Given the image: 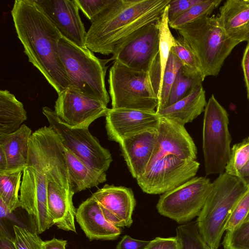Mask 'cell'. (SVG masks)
Here are the masks:
<instances>
[{
    "label": "cell",
    "mask_w": 249,
    "mask_h": 249,
    "mask_svg": "<svg viewBox=\"0 0 249 249\" xmlns=\"http://www.w3.org/2000/svg\"><path fill=\"white\" fill-rule=\"evenodd\" d=\"M213 184L196 222L205 241L213 249H217L230 215L249 187L237 177L225 172L219 175Z\"/></svg>",
    "instance_id": "7"
},
{
    "label": "cell",
    "mask_w": 249,
    "mask_h": 249,
    "mask_svg": "<svg viewBox=\"0 0 249 249\" xmlns=\"http://www.w3.org/2000/svg\"><path fill=\"white\" fill-rule=\"evenodd\" d=\"M27 119L23 104L9 91L0 90V138L17 131Z\"/></svg>",
    "instance_id": "25"
},
{
    "label": "cell",
    "mask_w": 249,
    "mask_h": 249,
    "mask_svg": "<svg viewBox=\"0 0 249 249\" xmlns=\"http://www.w3.org/2000/svg\"><path fill=\"white\" fill-rule=\"evenodd\" d=\"M213 187L209 178L195 177L160 197L156 205L161 215L183 224L198 216Z\"/></svg>",
    "instance_id": "10"
},
{
    "label": "cell",
    "mask_w": 249,
    "mask_h": 249,
    "mask_svg": "<svg viewBox=\"0 0 249 249\" xmlns=\"http://www.w3.org/2000/svg\"><path fill=\"white\" fill-rule=\"evenodd\" d=\"M67 241L53 238L50 240L44 241L42 244V249H66Z\"/></svg>",
    "instance_id": "43"
},
{
    "label": "cell",
    "mask_w": 249,
    "mask_h": 249,
    "mask_svg": "<svg viewBox=\"0 0 249 249\" xmlns=\"http://www.w3.org/2000/svg\"><path fill=\"white\" fill-rule=\"evenodd\" d=\"M17 249H42L43 241L36 232L17 225L13 226Z\"/></svg>",
    "instance_id": "35"
},
{
    "label": "cell",
    "mask_w": 249,
    "mask_h": 249,
    "mask_svg": "<svg viewBox=\"0 0 249 249\" xmlns=\"http://www.w3.org/2000/svg\"><path fill=\"white\" fill-rule=\"evenodd\" d=\"M248 1L249 2V0H248Z\"/></svg>",
    "instance_id": "48"
},
{
    "label": "cell",
    "mask_w": 249,
    "mask_h": 249,
    "mask_svg": "<svg viewBox=\"0 0 249 249\" xmlns=\"http://www.w3.org/2000/svg\"><path fill=\"white\" fill-rule=\"evenodd\" d=\"M22 171L0 173V199L10 213L21 207L18 192L21 186Z\"/></svg>",
    "instance_id": "26"
},
{
    "label": "cell",
    "mask_w": 249,
    "mask_h": 249,
    "mask_svg": "<svg viewBox=\"0 0 249 249\" xmlns=\"http://www.w3.org/2000/svg\"><path fill=\"white\" fill-rule=\"evenodd\" d=\"M249 213V187L234 207L225 226V231H231L242 223Z\"/></svg>",
    "instance_id": "36"
},
{
    "label": "cell",
    "mask_w": 249,
    "mask_h": 249,
    "mask_svg": "<svg viewBox=\"0 0 249 249\" xmlns=\"http://www.w3.org/2000/svg\"><path fill=\"white\" fill-rule=\"evenodd\" d=\"M75 219L90 241L116 240L122 232L120 228L106 219L98 202L92 196L76 209Z\"/></svg>",
    "instance_id": "19"
},
{
    "label": "cell",
    "mask_w": 249,
    "mask_h": 249,
    "mask_svg": "<svg viewBox=\"0 0 249 249\" xmlns=\"http://www.w3.org/2000/svg\"><path fill=\"white\" fill-rule=\"evenodd\" d=\"M32 134L31 129L23 124L17 131L0 138V148L7 160L6 172L23 171L27 162L29 141Z\"/></svg>",
    "instance_id": "22"
},
{
    "label": "cell",
    "mask_w": 249,
    "mask_h": 249,
    "mask_svg": "<svg viewBox=\"0 0 249 249\" xmlns=\"http://www.w3.org/2000/svg\"><path fill=\"white\" fill-rule=\"evenodd\" d=\"M237 178L247 186L249 187V160L239 171Z\"/></svg>",
    "instance_id": "44"
},
{
    "label": "cell",
    "mask_w": 249,
    "mask_h": 249,
    "mask_svg": "<svg viewBox=\"0 0 249 249\" xmlns=\"http://www.w3.org/2000/svg\"><path fill=\"white\" fill-rule=\"evenodd\" d=\"M201 0H170L168 5L169 23L185 13Z\"/></svg>",
    "instance_id": "38"
},
{
    "label": "cell",
    "mask_w": 249,
    "mask_h": 249,
    "mask_svg": "<svg viewBox=\"0 0 249 249\" xmlns=\"http://www.w3.org/2000/svg\"><path fill=\"white\" fill-rule=\"evenodd\" d=\"M192 50L204 77L218 75L224 62L239 42L227 34L218 16H205L177 30Z\"/></svg>",
    "instance_id": "5"
},
{
    "label": "cell",
    "mask_w": 249,
    "mask_h": 249,
    "mask_svg": "<svg viewBox=\"0 0 249 249\" xmlns=\"http://www.w3.org/2000/svg\"></svg>",
    "instance_id": "49"
},
{
    "label": "cell",
    "mask_w": 249,
    "mask_h": 249,
    "mask_svg": "<svg viewBox=\"0 0 249 249\" xmlns=\"http://www.w3.org/2000/svg\"><path fill=\"white\" fill-rule=\"evenodd\" d=\"M171 51L180 59L187 71L204 77L196 56L180 36L175 38V44Z\"/></svg>",
    "instance_id": "33"
},
{
    "label": "cell",
    "mask_w": 249,
    "mask_h": 249,
    "mask_svg": "<svg viewBox=\"0 0 249 249\" xmlns=\"http://www.w3.org/2000/svg\"><path fill=\"white\" fill-rule=\"evenodd\" d=\"M11 15L29 61L60 94L69 87L58 55V42L63 36L34 0H15Z\"/></svg>",
    "instance_id": "2"
},
{
    "label": "cell",
    "mask_w": 249,
    "mask_h": 249,
    "mask_svg": "<svg viewBox=\"0 0 249 249\" xmlns=\"http://www.w3.org/2000/svg\"><path fill=\"white\" fill-rule=\"evenodd\" d=\"M249 214H248V215L247 217H246V218L245 219V220L244 221H245V220H247V219H249Z\"/></svg>",
    "instance_id": "47"
},
{
    "label": "cell",
    "mask_w": 249,
    "mask_h": 249,
    "mask_svg": "<svg viewBox=\"0 0 249 249\" xmlns=\"http://www.w3.org/2000/svg\"><path fill=\"white\" fill-rule=\"evenodd\" d=\"M229 114L213 94L204 110L202 149L206 175L224 172L229 160L231 137L229 130Z\"/></svg>",
    "instance_id": "8"
},
{
    "label": "cell",
    "mask_w": 249,
    "mask_h": 249,
    "mask_svg": "<svg viewBox=\"0 0 249 249\" xmlns=\"http://www.w3.org/2000/svg\"><path fill=\"white\" fill-rule=\"evenodd\" d=\"M178 243L176 236L170 237H157L149 243L145 249H178Z\"/></svg>",
    "instance_id": "39"
},
{
    "label": "cell",
    "mask_w": 249,
    "mask_h": 249,
    "mask_svg": "<svg viewBox=\"0 0 249 249\" xmlns=\"http://www.w3.org/2000/svg\"><path fill=\"white\" fill-rule=\"evenodd\" d=\"M170 0H114L87 32L86 47L112 55L136 32L158 22Z\"/></svg>",
    "instance_id": "3"
},
{
    "label": "cell",
    "mask_w": 249,
    "mask_h": 249,
    "mask_svg": "<svg viewBox=\"0 0 249 249\" xmlns=\"http://www.w3.org/2000/svg\"><path fill=\"white\" fill-rule=\"evenodd\" d=\"M249 160V137L236 143L231 148L229 160L225 172L237 177L239 171Z\"/></svg>",
    "instance_id": "32"
},
{
    "label": "cell",
    "mask_w": 249,
    "mask_h": 249,
    "mask_svg": "<svg viewBox=\"0 0 249 249\" xmlns=\"http://www.w3.org/2000/svg\"><path fill=\"white\" fill-rule=\"evenodd\" d=\"M122 154L132 176L142 175L160 151L157 130L141 132L119 143Z\"/></svg>",
    "instance_id": "17"
},
{
    "label": "cell",
    "mask_w": 249,
    "mask_h": 249,
    "mask_svg": "<svg viewBox=\"0 0 249 249\" xmlns=\"http://www.w3.org/2000/svg\"><path fill=\"white\" fill-rule=\"evenodd\" d=\"M224 249H249V218L231 231H226Z\"/></svg>",
    "instance_id": "34"
},
{
    "label": "cell",
    "mask_w": 249,
    "mask_h": 249,
    "mask_svg": "<svg viewBox=\"0 0 249 249\" xmlns=\"http://www.w3.org/2000/svg\"><path fill=\"white\" fill-rule=\"evenodd\" d=\"M149 242L150 241L136 239L125 235L118 243L116 249H145Z\"/></svg>",
    "instance_id": "40"
},
{
    "label": "cell",
    "mask_w": 249,
    "mask_h": 249,
    "mask_svg": "<svg viewBox=\"0 0 249 249\" xmlns=\"http://www.w3.org/2000/svg\"><path fill=\"white\" fill-rule=\"evenodd\" d=\"M54 107L55 114L67 124L84 129H89L99 118L106 117L109 109L102 102L69 88L58 94Z\"/></svg>",
    "instance_id": "13"
},
{
    "label": "cell",
    "mask_w": 249,
    "mask_h": 249,
    "mask_svg": "<svg viewBox=\"0 0 249 249\" xmlns=\"http://www.w3.org/2000/svg\"><path fill=\"white\" fill-rule=\"evenodd\" d=\"M157 132L159 152L181 159L196 160L197 148L184 125L168 118L160 117Z\"/></svg>",
    "instance_id": "18"
},
{
    "label": "cell",
    "mask_w": 249,
    "mask_h": 249,
    "mask_svg": "<svg viewBox=\"0 0 249 249\" xmlns=\"http://www.w3.org/2000/svg\"><path fill=\"white\" fill-rule=\"evenodd\" d=\"M108 83L112 108L155 110L160 88L159 57L149 71L134 70L114 60Z\"/></svg>",
    "instance_id": "4"
},
{
    "label": "cell",
    "mask_w": 249,
    "mask_h": 249,
    "mask_svg": "<svg viewBox=\"0 0 249 249\" xmlns=\"http://www.w3.org/2000/svg\"><path fill=\"white\" fill-rule=\"evenodd\" d=\"M42 113L49 126L57 134L66 148L92 168L104 172L108 170L112 161L111 154L89 129L70 126L48 107L42 108Z\"/></svg>",
    "instance_id": "11"
},
{
    "label": "cell",
    "mask_w": 249,
    "mask_h": 249,
    "mask_svg": "<svg viewBox=\"0 0 249 249\" xmlns=\"http://www.w3.org/2000/svg\"><path fill=\"white\" fill-rule=\"evenodd\" d=\"M242 68L247 90V98L249 103V41L248 42L243 53Z\"/></svg>",
    "instance_id": "41"
},
{
    "label": "cell",
    "mask_w": 249,
    "mask_h": 249,
    "mask_svg": "<svg viewBox=\"0 0 249 249\" xmlns=\"http://www.w3.org/2000/svg\"><path fill=\"white\" fill-rule=\"evenodd\" d=\"M74 194L55 182L48 184L47 208L53 224L61 230L76 233V209L72 202Z\"/></svg>",
    "instance_id": "20"
},
{
    "label": "cell",
    "mask_w": 249,
    "mask_h": 249,
    "mask_svg": "<svg viewBox=\"0 0 249 249\" xmlns=\"http://www.w3.org/2000/svg\"><path fill=\"white\" fill-rule=\"evenodd\" d=\"M62 36L74 44L86 47L87 32L75 0H34Z\"/></svg>",
    "instance_id": "14"
},
{
    "label": "cell",
    "mask_w": 249,
    "mask_h": 249,
    "mask_svg": "<svg viewBox=\"0 0 249 249\" xmlns=\"http://www.w3.org/2000/svg\"><path fill=\"white\" fill-rule=\"evenodd\" d=\"M221 2V0H201L176 19L169 22V27L177 30L198 18L209 16Z\"/></svg>",
    "instance_id": "30"
},
{
    "label": "cell",
    "mask_w": 249,
    "mask_h": 249,
    "mask_svg": "<svg viewBox=\"0 0 249 249\" xmlns=\"http://www.w3.org/2000/svg\"><path fill=\"white\" fill-rule=\"evenodd\" d=\"M182 66L180 59L171 51L162 77L160 95L156 112L166 107L172 87L178 71Z\"/></svg>",
    "instance_id": "31"
},
{
    "label": "cell",
    "mask_w": 249,
    "mask_h": 249,
    "mask_svg": "<svg viewBox=\"0 0 249 249\" xmlns=\"http://www.w3.org/2000/svg\"><path fill=\"white\" fill-rule=\"evenodd\" d=\"M114 0H75L78 7L91 23L94 22Z\"/></svg>",
    "instance_id": "37"
},
{
    "label": "cell",
    "mask_w": 249,
    "mask_h": 249,
    "mask_svg": "<svg viewBox=\"0 0 249 249\" xmlns=\"http://www.w3.org/2000/svg\"><path fill=\"white\" fill-rule=\"evenodd\" d=\"M176 231L178 249H213L200 233L196 221L181 224Z\"/></svg>",
    "instance_id": "29"
},
{
    "label": "cell",
    "mask_w": 249,
    "mask_h": 249,
    "mask_svg": "<svg viewBox=\"0 0 249 249\" xmlns=\"http://www.w3.org/2000/svg\"><path fill=\"white\" fill-rule=\"evenodd\" d=\"M218 16L224 30L232 39L249 41V2L227 0L220 7Z\"/></svg>",
    "instance_id": "21"
},
{
    "label": "cell",
    "mask_w": 249,
    "mask_h": 249,
    "mask_svg": "<svg viewBox=\"0 0 249 249\" xmlns=\"http://www.w3.org/2000/svg\"><path fill=\"white\" fill-rule=\"evenodd\" d=\"M64 153L75 193L97 186L106 181V172L92 168L65 146Z\"/></svg>",
    "instance_id": "24"
},
{
    "label": "cell",
    "mask_w": 249,
    "mask_h": 249,
    "mask_svg": "<svg viewBox=\"0 0 249 249\" xmlns=\"http://www.w3.org/2000/svg\"><path fill=\"white\" fill-rule=\"evenodd\" d=\"M200 163L159 152L145 172L136 178L142 191L148 194H163L195 177Z\"/></svg>",
    "instance_id": "9"
},
{
    "label": "cell",
    "mask_w": 249,
    "mask_h": 249,
    "mask_svg": "<svg viewBox=\"0 0 249 249\" xmlns=\"http://www.w3.org/2000/svg\"><path fill=\"white\" fill-rule=\"evenodd\" d=\"M205 78L202 75L191 73L182 67L172 87L166 107L188 96L196 87L202 85Z\"/></svg>",
    "instance_id": "27"
},
{
    "label": "cell",
    "mask_w": 249,
    "mask_h": 249,
    "mask_svg": "<svg viewBox=\"0 0 249 249\" xmlns=\"http://www.w3.org/2000/svg\"><path fill=\"white\" fill-rule=\"evenodd\" d=\"M8 213H10L9 212L6 205L3 202V201L0 199V220H2L3 218L6 217L8 215Z\"/></svg>",
    "instance_id": "46"
},
{
    "label": "cell",
    "mask_w": 249,
    "mask_h": 249,
    "mask_svg": "<svg viewBox=\"0 0 249 249\" xmlns=\"http://www.w3.org/2000/svg\"><path fill=\"white\" fill-rule=\"evenodd\" d=\"M207 103L205 91L201 85L187 97L156 112L160 117L168 118L185 125L204 111Z\"/></svg>",
    "instance_id": "23"
},
{
    "label": "cell",
    "mask_w": 249,
    "mask_h": 249,
    "mask_svg": "<svg viewBox=\"0 0 249 249\" xmlns=\"http://www.w3.org/2000/svg\"><path fill=\"white\" fill-rule=\"evenodd\" d=\"M7 160L3 150L0 148V173L6 172L7 169Z\"/></svg>",
    "instance_id": "45"
},
{
    "label": "cell",
    "mask_w": 249,
    "mask_h": 249,
    "mask_svg": "<svg viewBox=\"0 0 249 249\" xmlns=\"http://www.w3.org/2000/svg\"><path fill=\"white\" fill-rule=\"evenodd\" d=\"M4 227L0 224V249H17L15 239L4 230Z\"/></svg>",
    "instance_id": "42"
},
{
    "label": "cell",
    "mask_w": 249,
    "mask_h": 249,
    "mask_svg": "<svg viewBox=\"0 0 249 249\" xmlns=\"http://www.w3.org/2000/svg\"><path fill=\"white\" fill-rule=\"evenodd\" d=\"M160 31L159 60L160 74V95L162 77L171 50L175 44V38L172 34L169 25L168 6L166 7L160 19L158 22Z\"/></svg>",
    "instance_id": "28"
},
{
    "label": "cell",
    "mask_w": 249,
    "mask_h": 249,
    "mask_svg": "<svg viewBox=\"0 0 249 249\" xmlns=\"http://www.w3.org/2000/svg\"><path fill=\"white\" fill-rule=\"evenodd\" d=\"M59 58L67 73L69 88L106 106L110 101L105 84L109 59H100L87 47H81L62 36L58 45Z\"/></svg>",
    "instance_id": "6"
},
{
    "label": "cell",
    "mask_w": 249,
    "mask_h": 249,
    "mask_svg": "<svg viewBox=\"0 0 249 249\" xmlns=\"http://www.w3.org/2000/svg\"><path fill=\"white\" fill-rule=\"evenodd\" d=\"M159 41L158 22L149 24L131 36L111 59L133 70L149 71L158 59Z\"/></svg>",
    "instance_id": "12"
},
{
    "label": "cell",
    "mask_w": 249,
    "mask_h": 249,
    "mask_svg": "<svg viewBox=\"0 0 249 249\" xmlns=\"http://www.w3.org/2000/svg\"><path fill=\"white\" fill-rule=\"evenodd\" d=\"M110 223L119 228L130 227L136 200L131 189L105 184L91 196Z\"/></svg>",
    "instance_id": "16"
},
{
    "label": "cell",
    "mask_w": 249,
    "mask_h": 249,
    "mask_svg": "<svg viewBox=\"0 0 249 249\" xmlns=\"http://www.w3.org/2000/svg\"><path fill=\"white\" fill-rule=\"evenodd\" d=\"M160 117L156 110L109 108L106 129L109 140L118 143L124 138L149 130H157Z\"/></svg>",
    "instance_id": "15"
},
{
    "label": "cell",
    "mask_w": 249,
    "mask_h": 249,
    "mask_svg": "<svg viewBox=\"0 0 249 249\" xmlns=\"http://www.w3.org/2000/svg\"><path fill=\"white\" fill-rule=\"evenodd\" d=\"M64 146L49 126L33 132L20 189L21 207L33 217L40 234L53 225L47 208V187L54 181L74 192L64 153ZM75 193V192H74Z\"/></svg>",
    "instance_id": "1"
}]
</instances>
